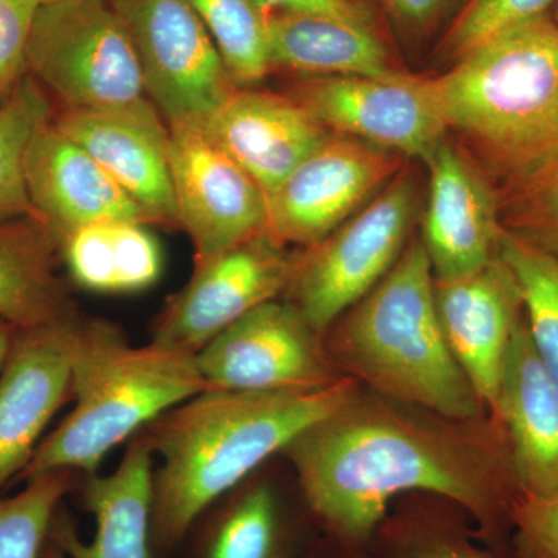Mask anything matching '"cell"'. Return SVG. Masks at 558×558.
<instances>
[{
	"label": "cell",
	"instance_id": "obj_1",
	"mask_svg": "<svg viewBox=\"0 0 558 558\" xmlns=\"http://www.w3.org/2000/svg\"><path fill=\"white\" fill-rule=\"evenodd\" d=\"M476 422V421H475ZM359 391L286 449L312 512L337 534L365 539L405 492L453 499L480 520L501 512L517 484L497 436Z\"/></svg>",
	"mask_w": 558,
	"mask_h": 558
},
{
	"label": "cell",
	"instance_id": "obj_2",
	"mask_svg": "<svg viewBox=\"0 0 558 558\" xmlns=\"http://www.w3.org/2000/svg\"><path fill=\"white\" fill-rule=\"evenodd\" d=\"M351 377L311 391L205 389L143 429L154 458L150 548L168 556L250 473L357 392Z\"/></svg>",
	"mask_w": 558,
	"mask_h": 558
},
{
	"label": "cell",
	"instance_id": "obj_3",
	"mask_svg": "<svg viewBox=\"0 0 558 558\" xmlns=\"http://www.w3.org/2000/svg\"><path fill=\"white\" fill-rule=\"evenodd\" d=\"M435 80L449 130L512 193L558 165V24L548 14L484 40Z\"/></svg>",
	"mask_w": 558,
	"mask_h": 558
},
{
	"label": "cell",
	"instance_id": "obj_4",
	"mask_svg": "<svg viewBox=\"0 0 558 558\" xmlns=\"http://www.w3.org/2000/svg\"><path fill=\"white\" fill-rule=\"evenodd\" d=\"M208 389L196 355L132 347L113 323L80 315L72 359L73 410L44 436L16 483L70 470L97 475L106 454Z\"/></svg>",
	"mask_w": 558,
	"mask_h": 558
},
{
	"label": "cell",
	"instance_id": "obj_5",
	"mask_svg": "<svg viewBox=\"0 0 558 558\" xmlns=\"http://www.w3.org/2000/svg\"><path fill=\"white\" fill-rule=\"evenodd\" d=\"M326 351L333 365L402 405L459 422L478 421L486 409L444 333L422 241L355 304Z\"/></svg>",
	"mask_w": 558,
	"mask_h": 558
},
{
	"label": "cell",
	"instance_id": "obj_6",
	"mask_svg": "<svg viewBox=\"0 0 558 558\" xmlns=\"http://www.w3.org/2000/svg\"><path fill=\"white\" fill-rule=\"evenodd\" d=\"M28 75L54 110L119 109L150 101L130 33L110 0L40 5Z\"/></svg>",
	"mask_w": 558,
	"mask_h": 558
},
{
	"label": "cell",
	"instance_id": "obj_7",
	"mask_svg": "<svg viewBox=\"0 0 558 558\" xmlns=\"http://www.w3.org/2000/svg\"><path fill=\"white\" fill-rule=\"evenodd\" d=\"M414 204L411 180H392L362 211L299 255L286 292L317 332L332 328L395 267L405 250Z\"/></svg>",
	"mask_w": 558,
	"mask_h": 558
},
{
	"label": "cell",
	"instance_id": "obj_8",
	"mask_svg": "<svg viewBox=\"0 0 558 558\" xmlns=\"http://www.w3.org/2000/svg\"><path fill=\"white\" fill-rule=\"evenodd\" d=\"M137 51L146 94L168 128L204 130L233 92L215 43L185 0H110Z\"/></svg>",
	"mask_w": 558,
	"mask_h": 558
},
{
	"label": "cell",
	"instance_id": "obj_9",
	"mask_svg": "<svg viewBox=\"0 0 558 558\" xmlns=\"http://www.w3.org/2000/svg\"><path fill=\"white\" fill-rule=\"evenodd\" d=\"M290 98L332 134L428 163L446 142L447 126L435 78L315 76L293 84Z\"/></svg>",
	"mask_w": 558,
	"mask_h": 558
},
{
	"label": "cell",
	"instance_id": "obj_10",
	"mask_svg": "<svg viewBox=\"0 0 558 558\" xmlns=\"http://www.w3.org/2000/svg\"><path fill=\"white\" fill-rule=\"evenodd\" d=\"M317 332L293 304H260L196 354L208 389L311 391L340 379Z\"/></svg>",
	"mask_w": 558,
	"mask_h": 558
},
{
	"label": "cell",
	"instance_id": "obj_11",
	"mask_svg": "<svg viewBox=\"0 0 558 558\" xmlns=\"http://www.w3.org/2000/svg\"><path fill=\"white\" fill-rule=\"evenodd\" d=\"M168 130L178 223L193 245L194 269L269 233L266 194L244 168L204 130Z\"/></svg>",
	"mask_w": 558,
	"mask_h": 558
},
{
	"label": "cell",
	"instance_id": "obj_12",
	"mask_svg": "<svg viewBox=\"0 0 558 558\" xmlns=\"http://www.w3.org/2000/svg\"><path fill=\"white\" fill-rule=\"evenodd\" d=\"M269 233L253 238L194 269L170 300L150 343L196 355L205 344L260 304L288 290L299 255Z\"/></svg>",
	"mask_w": 558,
	"mask_h": 558
},
{
	"label": "cell",
	"instance_id": "obj_13",
	"mask_svg": "<svg viewBox=\"0 0 558 558\" xmlns=\"http://www.w3.org/2000/svg\"><path fill=\"white\" fill-rule=\"evenodd\" d=\"M396 170L391 153L330 132L267 199L270 236L284 245H317Z\"/></svg>",
	"mask_w": 558,
	"mask_h": 558
},
{
	"label": "cell",
	"instance_id": "obj_14",
	"mask_svg": "<svg viewBox=\"0 0 558 558\" xmlns=\"http://www.w3.org/2000/svg\"><path fill=\"white\" fill-rule=\"evenodd\" d=\"M80 315L17 330L0 369V492L24 472L47 425L72 399V359Z\"/></svg>",
	"mask_w": 558,
	"mask_h": 558
},
{
	"label": "cell",
	"instance_id": "obj_15",
	"mask_svg": "<svg viewBox=\"0 0 558 558\" xmlns=\"http://www.w3.org/2000/svg\"><path fill=\"white\" fill-rule=\"evenodd\" d=\"M53 121L119 183L149 226L179 227L170 130L153 102L119 109L54 110Z\"/></svg>",
	"mask_w": 558,
	"mask_h": 558
},
{
	"label": "cell",
	"instance_id": "obj_16",
	"mask_svg": "<svg viewBox=\"0 0 558 558\" xmlns=\"http://www.w3.org/2000/svg\"><path fill=\"white\" fill-rule=\"evenodd\" d=\"M435 300L454 359L494 413L510 341L524 315L515 277L498 255L465 277L435 278Z\"/></svg>",
	"mask_w": 558,
	"mask_h": 558
},
{
	"label": "cell",
	"instance_id": "obj_17",
	"mask_svg": "<svg viewBox=\"0 0 558 558\" xmlns=\"http://www.w3.org/2000/svg\"><path fill=\"white\" fill-rule=\"evenodd\" d=\"M424 244L436 279L465 277L498 256L497 193L464 153L444 142L428 161Z\"/></svg>",
	"mask_w": 558,
	"mask_h": 558
},
{
	"label": "cell",
	"instance_id": "obj_18",
	"mask_svg": "<svg viewBox=\"0 0 558 558\" xmlns=\"http://www.w3.org/2000/svg\"><path fill=\"white\" fill-rule=\"evenodd\" d=\"M204 131L258 183L267 199L330 135L292 98L252 87H234Z\"/></svg>",
	"mask_w": 558,
	"mask_h": 558
},
{
	"label": "cell",
	"instance_id": "obj_19",
	"mask_svg": "<svg viewBox=\"0 0 558 558\" xmlns=\"http://www.w3.org/2000/svg\"><path fill=\"white\" fill-rule=\"evenodd\" d=\"M25 182L36 216L57 233L106 220L146 223L138 205L86 149L54 124H40L25 156Z\"/></svg>",
	"mask_w": 558,
	"mask_h": 558
},
{
	"label": "cell",
	"instance_id": "obj_20",
	"mask_svg": "<svg viewBox=\"0 0 558 558\" xmlns=\"http://www.w3.org/2000/svg\"><path fill=\"white\" fill-rule=\"evenodd\" d=\"M494 416L505 428L513 475L523 495L558 488V384L520 319L502 368Z\"/></svg>",
	"mask_w": 558,
	"mask_h": 558
},
{
	"label": "cell",
	"instance_id": "obj_21",
	"mask_svg": "<svg viewBox=\"0 0 558 558\" xmlns=\"http://www.w3.org/2000/svg\"><path fill=\"white\" fill-rule=\"evenodd\" d=\"M154 454L142 433L108 476L89 475L78 484L84 509L94 517L95 534L84 542L60 513L50 538L69 558H153Z\"/></svg>",
	"mask_w": 558,
	"mask_h": 558
},
{
	"label": "cell",
	"instance_id": "obj_22",
	"mask_svg": "<svg viewBox=\"0 0 558 558\" xmlns=\"http://www.w3.org/2000/svg\"><path fill=\"white\" fill-rule=\"evenodd\" d=\"M61 264L60 240L38 216L0 222V318L22 330L76 317Z\"/></svg>",
	"mask_w": 558,
	"mask_h": 558
},
{
	"label": "cell",
	"instance_id": "obj_23",
	"mask_svg": "<svg viewBox=\"0 0 558 558\" xmlns=\"http://www.w3.org/2000/svg\"><path fill=\"white\" fill-rule=\"evenodd\" d=\"M267 22L271 70L306 78L398 72L371 25L317 13H274Z\"/></svg>",
	"mask_w": 558,
	"mask_h": 558
},
{
	"label": "cell",
	"instance_id": "obj_24",
	"mask_svg": "<svg viewBox=\"0 0 558 558\" xmlns=\"http://www.w3.org/2000/svg\"><path fill=\"white\" fill-rule=\"evenodd\" d=\"M62 266L80 288L134 293L150 288L163 271L159 241L135 220H106L60 238Z\"/></svg>",
	"mask_w": 558,
	"mask_h": 558
},
{
	"label": "cell",
	"instance_id": "obj_25",
	"mask_svg": "<svg viewBox=\"0 0 558 558\" xmlns=\"http://www.w3.org/2000/svg\"><path fill=\"white\" fill-rule=\"evenodd\" d=\"M281 535L274 492L256 486L207 520L191 558H279Z\"/></svg>",
	"mask_w": 558,
	"mask_h": 558
},
{
	"label": "cell",
	"instance_id": "obj_26",
	"mask_svg": "<svg viewBox=\"0 0 558 558\" xmlns=\"http://www.w3.org/2000/svg\"><path fill=\"white\" fill-rule=\"evenodd\" d=\"M498 255L519 284L535 352L558 384V258L506 229Z\"/></svg>",
	"mask_w": 558,
	"mask_h": 558
},
{
	"label": "cell",
	"instance_id": "obj_27",
	"mask_svg": "<svg viewBox=\"0 0 558 558\" xmlns=\"http://www.w3.org/2000/svg\"><path fill=\"white\" fill-rule=\"evenodd\" d=\"M236 87H250L271 72L269 22L255 0H185Z\"/></svg>",
	"mask_w": 558,
	"mask_h": 558
},
{
	"label": "cell",
	"instance_id": "obj_28",
	"mask_svg": "<svg viewBox=\"0 0 558 558\" xmlns=\"http://www.w3.org/2000/svg\"><path fill=\"white\" fill-rule=\"evenodd\" d=\"M53 116V101L31 75L0 108V222L36 216L25 182V156L36 130Z\"/></svg>",
	"mask_w": 558,
	"mask_h": 558
},
{
	"label": "cell",
	"instance_id": "obj_29",
	"mask_svg": "<svg viewBox=\"0 0 558 558\" xmlns=\"http://www.w3.org/2000/svg\"><path fill=\"white\" fill-rule=\"evenodd\" d=\"M20 494L0 498V558H40L61 501L78 488V475L54 470L24 483Z\"/></svg>",
	"mask_w": 558,
	"mask_h": 558
},
{
	"label": "cell",
	"instance_id": "obj_30",
	"mask_svg": "<svg viewBox=\"0 0 558 558\" xmlns=\"http://www.w3.org/2000/svg\"><path fill=\"white\" fill-rule=\"evenodd\" d=\"M556 3L557 0H469L451 25L447 49L458 58L464 57L498 33L546 16Z\"/></svg>",
	"mask_w": 558,
	"mask_h": 558
},
{
	"label": "cell",
	"instance_id": "obj_31",
	"mask_svg": "<svg viewBox=\"0 0 558 558\" xmlns=\"http://www.w3.org/2000/svg\"><path fill=\"white\" fill-rule=\"evenodd\" d=\"M510 197V233L558 258V165Z\"/></svg>",
	"mask_w": 558,
	"mask_h": 558
},
{
	"label": "cell",
	"instance_id": "obj_32",
	"mask_svg": "<svg viewBox=\"0 0 558 558\" xmlns=\"http://www.w3.org/2000/svg\"><path fill=\"white\" fill-rule=\"evenodd\" d=\"M40 0H0V108L28 76V44Z\"/></svg>",
	"mask_w": 558,
	"mask_h": 558
},
{
	"label": "cell",
	"instance_id": "obj_33",
	"mask_svg": "<svg viewBox=\"0 0 558 558\" xmlns=\"http://www.w3.org/2000/svg\"><path fill=\"white\" fill-rule=\"evenodd\" d=\"M510 515L529 557L558 558V488L543 495L521 494Z\"/></svg>",
	"mask_w": 558,
	"mask_h": 558
},
{
	"label": "cell",
	"instance_id": "obj_34",
	"mask_svg": "<svg viewBox=\"0 0 558 558\" xmlns=\"http://www.w3.org/2000/svg\"><path fill=\"white\" fill-rule=\"evenodd\" d=\"M264 13H317L360 22L374 27V17L365 0H255Z\"/></svg>",
	"mask_w": 558,
	"mask_h": 558
},
{
	"label": "cell",
	"instance_id": "obj_35",
	"mask_svg": "<svg viewBox=\"0 0 558 558\" xmlns=\"http://www.w3.org/2000/svg\"><path fill=\"white\" fill-rule=\"evenodd\" d=\"M398 20L414 27H427L438 20L449 0H384Z\"/></svg>",
	"mask_w": 558,
	"mask_h": 558
},
{
	"label": "cell",
	"instance_id": "obj_36",
	"mask_svg": "<svg viewBox=\"0 0 558 558\" xmlns=\"http://www.w3.org/2000/svg\"><path fill=\"white\" fill-rule=\"evenodd\" d=\"M17 330L13 325L7 323L5 319L0 318V369L5 365V360L9 357L11 347H13L14 339H16Z\"/></svg>",
	"mask_w": 558,
	"mask_h": 558
},
{
	"label": "cell",
	"instance_id": "obj_37",
	"mask_svg": "<svg viewBox=\"0 0 558 558\" xmlns=\"http://www.w3.org/2000/svg\"><path fill=\"white\" fill-rule=\"evenodd\" d=\"M40 558H69L65 556L64 550L53 542V539L49 538L47 542L46 549H44L43 557Z\"/></svg>",
	"mask_w": 558,
	"mask_h": 558
},
{
	"label": "cell",
	"instance_id": "obj_38",
	"mask_svg": "<svg viewBox=\"0 0 558 558\" xmlns=\"http://www.w3.org/2000/svg\"><path fill=\"white\" fill-rule=\"evenodd\" d=\"M435 558H478L472 556H461V554H446V556H439Z\"/></svg>",
	"mask_w": 558,
	"mask_h": 558
},
{
	"label": "cell",
	"instance_id": "obj_39",
	"mask_svg": "<svg viewBox=\"0 0 558 558\" xmlns=\"http://www.w3.org/2000/svg\"><path fill=\"white\" fill-rule=\"evenodd\" d=\"M553 20L556 21L557 24H558V0H557L556 5H554V16H553Z\"/></svg>",
	"mask_w": 558,
	"mask_h": 558
},
{
	"label": "cell",
	"instance_id": "obj_40",
	"mask_svg": "<svg viewBox=\"0 0 558 558\" xmlns=\"http://www.w3.org/2000/svg\"><path fill=\"white\" fill-rule=\"evenodd\" d=\"M53 2H61V0H40V3H43V5H46V3H53Z\"/></svg>",
	"mask_w": 558,
	"mask_h": 558
}]
</instances>
